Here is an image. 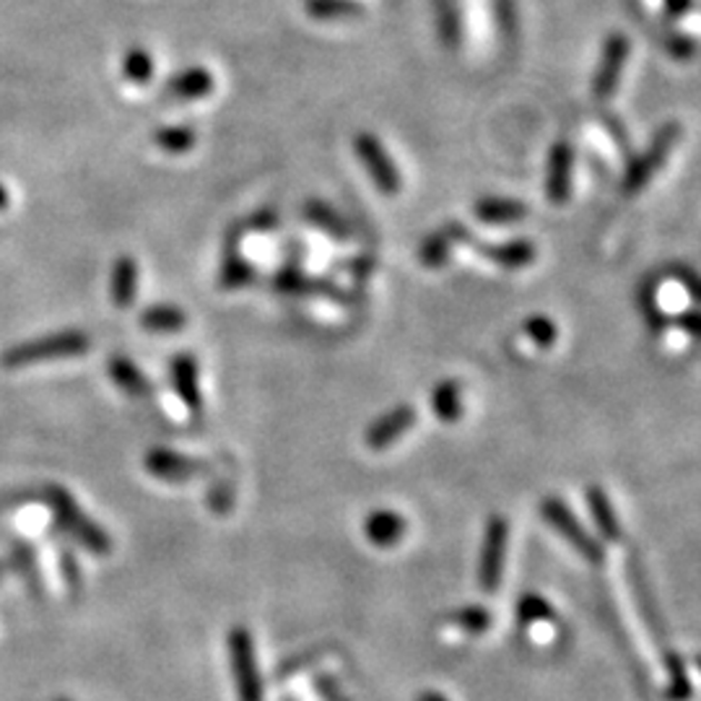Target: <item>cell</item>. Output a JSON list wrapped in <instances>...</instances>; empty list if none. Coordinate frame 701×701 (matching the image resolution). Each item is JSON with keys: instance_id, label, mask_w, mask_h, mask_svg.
Masks as SVG:
<instances>
[{"instance_id": "obj_18", "label": "cell", "mask_w": 701, "mask_h": 701, "mask_svg": "<svg viewBox=\"0 0 701 701\" xmlns=\"http://www.w3.org/2000/svg\"><path fill=\"white\" fill-rule=\"evenodd\" d=\"M138 320H141V328L146 330V333H157V336L182 333V330L188 328V314L174 304L146 307Z\"/></svg>"}, {"instance_id": "obj_34", "label": "cell", "mask_w": 701, "mask_h": 701, "mask_svg": "<svg viewBox=\"0 0 701 701\" xmlns=\"http://www.w3.org/2000/svg\"><path fill=\"white\" fill-rule=\"evenodd\" d=\"M439 11V32L447 44H458L460 40V17L454 0H437Z\"/></svg>"}, {"instance_id": "obj_41", "label": "cell", "mask_w": 701, "mask_h": 701, "mask_svg": "<svg viewBox=\"0 0 701 701\" xmlns=\"http://www.w3.org/2000/svg\"><path fill=\"white\" fill-rule=\"evenodd\" d=\"M9 206H11V192L6 190L3 182H0V211H6Z\"/></svg>"}, {"instance_id": "obj_8", "label": "cell", "mask_w": 701, "mask_h": 701, "mask_svg": "<svg viewBox=\"0 0 701 701\" xmlns=\"http://www.w3.org/2000/svg\"><path fill=\"white\" fill-rule=\"evenodd\" d=\"M678 136H681V128L678 126H665L660 130V136L654 138V143L647 149L642 157H639L634 164L629 167L627 177H623V190L627 192H639L647 182L652 180L654 172L665 164L668 153L678 143Z\"/></svg>"}, {"instance_id": "obj_39", "label": "cell", "mask_w": 701, "mask_h": 701, "mask_svg": "<svg viewBox=\"0 0 701 701\" xmlns=\"http://www.w3.org/2000/svg\"><path fill=\"white\" fill-rule=\"evenodd\" d=\"M665 6H668V13L673 19H678L681 17V13H685L691 9V0H665Z\"/></svg>"}, {"instance_id": "obj_38", "label": "cell", "mask_w": 701, "mask_h": 701, "mask_svg": "<svg viewBox=\"0 0 701 701\" xmlns=\"http://www.w3.org/2000/svg\"><path fill=\"white\" fill-rule=\"evenodd\" d=\"M276 223H279V216H276L273 208H260V211L252 213V219L248 221V229H252V231H273Z\"/></svg>"}, {"instance_id": "obj_19", "label": "cell", "mask_w": 701, "mask_h": 701, "mask_svg": "<svg viewBox=\"0 0 701 701\" xmlns=\"http://www.w3.org/2000/svg\"><path fill=\"white\" fill-rule=\"evenodd\" d=\"M273 289L281 294H294V297H310V294H333V283L310 279L297 268H283L273 276Z\"/></svg>"}, {"instance_id": "obj_27", "label": "cell", "mask_w": 701, "mask_h": 701, "mask_svg": "<svg viewBox=\"0 0 701 701\" xmlns=\"http://www.w3.org/2000/svg\"><path fill=\"white\" fill-rule=\"evenodd\" d=\"M11 567L19 577H24V582L29 584V590L40 592L42 590V577H40V564H37L34 549L32 545L17 541L11 545Z\"/></svg>"}, {"instance_id": "obj_1", "label": "cell", "mask_w": 701, "mask_h": 701, "mask_svg": "<svg viewBox=\"0 0 701 701\" xmlns=\"http://www.w3.org/2000/svg\"><path fill=\"white\" fill-rule=\"evenodd\" d=\"M44 504L50 507L52 518L60 533H66L71 541H76L81 549H87L94 557H110L112 553V538L107 535V530L89 518L81 510V504L76 502L73 494L58 483L44 487Z\"/></svg>"}, {"instance_id": "obj_40", "label": "cell", "mask_w": 701, "mask_h": 701, "mask_svg": "<svg viewBox=\"0 0 701 701\" xmlns=\"http://www.w3.org/2000/svg\"><path fill=\"white\" fill-rule=\"evenodd\" d=\"M683 328L689 330V333L701 336V312H693L689 318H683Z\"/></svg>"}, {"instance_id": "obj_25", "label": "cell", "mask_w": 701, "mask_h": 701, "mask_svg": "<svg viewBox=\"0 0 701 701\" xmlns=\"http://www.w3.org/2000/svg\"><path fill=\"white\" fill-rule=\"evenodd\" d=\"M483 256L491 258L497 266H502V268H525L528 263H533L535 260V248H533V242L518 240V242L494 244V248H483Z\"/></svg>"}, {"instance_id": "obj_44", "label": "cell", "mask_w": 701, "mask_h": 701, "mask_svg": "<svg viewBox=\"0 0 701 701\" xmlns=\"http://www.w3.org/2000/svg\"><path fill=\"white\" fill-rule=\"evenodd\" d=\"M56 701H71V699H56Z\"/></svg>"}, {"instance_id": "obj_13", "label": "cell", "mask_w": 701, "mask_h": 701, "mask_svg": "<svg viewBox=\"0 0 701 701\" xmlns=\"http://www.w3.org/2000/svg\"><path fill=\"white\" fill-rule=\"evenodd\" d=\"M413 423H415L413 405L392 408L390 413L380 415V419L367 429V447H372V450H384V447L395 444L398 439L413 427Z\"/></svg>"}, {"instance_id": "obj_31", "label": "cell", "mask_w": 701, "mask_h": 701, "mask_svg": "<svg viewBox=\"0 0 701 701\" xmlns=\"http://www.w3.org/2000/svg\"><path fill=\"white\" fill-rule=\"evenodd\" d=\"M330 650H333V647H312V650L294 654V658H289L287 662H283V665L276 668V681H289V678L302 673V670L312 668L314 662H320Z\"/></svg>"}, {"instance_id": "obj_43", "label": "cell", "mask_w": 701, "mask_h": 701, "mask_svg": "<svg viewBox=\"0 0 701 701\" xmlns=\"http://www.w3.org/2000/svg\"><path fill=\"white\" fill-rule=\"evenodd\" d=\"M3 574H6V564H3V561H0V580H3Z\"/></svg>"}, {"instance_id": "obj_33", "label": "cell", "mask_w": 701, "mask_h": 701, "mask_svg": "<svg viewBox=\"0 0 701 701\" xmlns=\"http://www.w3.org/2000/svg\"><path fill=\"white\" fill-rule=\"evenodd\" d=\"M668 665V673H670V691H668V699L670 701H685L693 693V685L689 681V675H685V668H683V660L678 658V654H668L665 660Z\"/></svg>"}, {"instance_id": "obj_37", "label": "cell", "mask_w": 701, "mask_h": 701, "mask_svg": "<svg viewBox=\"0 0 701 701\" xmlns=\"http://www.w3.org/2000/svg\"><path fill=\"white\" fill-rule=\"evenodd\" d=\"M525 333L533 338L538 346H551L559 336L557 326H553V320H549V318H530L525 322Z\"/></svg>"}, {"instance_id": "obj_29", "label": "cell", "mask_w": 701, "mask_h": 701, "mask_svg": "<svg viewBox=\"0 0 701 701\" xmlns=\"http://www.w3.org/2000/svg\"><path fill=\"white\" fill-rule=\"evenodd\" d=\"M153 143L167 153H188L198 143V136L188 126H167L153 133Z\"/></svg>"}, {"instance_id": "obj_30", "label": "cell", "mask_w": 701, "mask_h": 701, "mask_svg": "<svg viewBox=\"0 0 701 701\" xmlns=\"http://www.w3.org/2000/svg\"><path fill=\"white\" fill-rule=\"evenodd\" d=\"M447 619H450V623H454V627L471 631V634H483V631L491 629V623H494V613L481 605H465V608H458V611H452Z\"/></svg>"}, {"instance_id": "obj_9", "label": "cell", "mask_w": 701, "mask_h": 701, "mask_svg": "<svg viewBox=\"0 0 701 701\" xmlns=\"http://www.w3.org/2000/svg\"><path fill=\"white\" fill-rule=\"evenodd\" d=\"M242 231H244V227L234 223V227L227 231V240H223V244H227V252H223L221 271H219V287L223 291L244 289V287H250L252 281H256V266H252L250 260L240 252Z\"/></svg>"}, {"instance_id": "obj_5", "label": "cell", "mask_w": 701, "mask_h": 701, "mask_svg": "<svg viewBox=\"0 0 701 701\" xmlns=\"http://www.w3.org/2000/svg\"><path fill=\"white\" fill-rule=\"evenodd\" d=\"M353 151H357L361 164H364L369 177H372L377 190H382L384 196H395L400 190V172L398 167L392 164L390 153L384 151L380 138L372 133H359L353 138Z\"/></svg>"}, {"instance_id": "obj_24", "label": "cell", "mask_w": 701, "mask_h": 701, "mask_svg": "<svg viewBox=\"0 0 701 701\" xmlns=\"http://www.w3.org/2000/svg\"><path fill=\"white\" fill-rule=\"evenodd\" d=\"M304 216L310 219V223H314V227L322 231H328V234L336 237V240H349L351 237V227L346 223L343 216L338 213L336 208L322 203V200H307Z\"/></svg>"}, {"instance_id": "obj_36", "label": "cell", "mask_w": 701, "mask_h": 701, "mask_svg": "<svg viewBox=\"0 0 701 701\" xmlns=\"http://www.w3.org/2000/svg\"><path fill=\"white\" fill-rule=\"evenodd\" d=\"M208 507H211L216 518H223V514L234 507V489H231L229 483H216V487L208 491Z\"/></svg>"}, {"instance_id": "obj_10", "label": "cell", "mask_w": 701, "mask_h": 701, "mask_svg": "<svg viewBox=\"0 0 701 701\" xmlns=\"http://www.w3.org/2000/svg\"><path fill=\"white\" fill-rule=\"evenodd\" d=\"M169 382L192 415L203 411V390H200V367L192 353H177L169 359Z\"/></svg>"}, {"instance_id": "obj_42", "label": "cell", "mask_w": 701, "mask_h": 701, "mask_svg": "<svg viewBox=\"0 0 701 701\" xmlns=\"http://www.w3.org/2000/svg\"><path fill=\"white\" fill-rule=\"evenodd\" d=\"M415 701H447V699L442 697V693H437V691H427V693H421V697L415 699Z\"/></svg>"}, {"instance_id": "obj_26", "label": "cell", "mask_w": 701, "mask_h": 701, "mask_svg": "<svg viewBox=\"0 0 701 701\" xmlns=\"http://www.w3.org/2000/svg\"><path fill=\"white\" fill-rule=\"evenodd\" d=\"M431 405H434V413L439 419L452 423L462 415V403H460V382L444 380L437 384L434 395H431Z\"/></svg>"}, {"instance_id": "obj_6", "label": "cell", "mask_w": 701, "mask_h": 701, "mask_svg": "<svg viewBox=\"0 0 701 701\" xmlns=\"http://www.w3.org/2000/svg\"><path fill=\"white\" fill-rule=\"evenodd\" d=\"M146 471H149L157 481L167 483H188L198 475L208 473V462L198 458H188V454L167 450V447H151L143 458Z\"/></svg>"}, {"instance_id": "obj_15", "label": "cell", "mask_w": 701, "mask_h": 701, "mask_svg": "<svg viewBox=\"0 0 701 701\" xmlns=\"http://www.w3.org/2000/svg\"><path fill=\"white\" fill-rule=\"evenodd\" d=\"M213 89H216L213 73L203 66L184 68V71L169 76V81H167V97L182 99V102H196V99L213 94Z\"/></svg>"}, {"instance_id": "obj_32", "label": "cell", "mask_w": 701, "mask_h": 701, "mask_svg": "<svg viewBox=\"0 0 701 701\" xmlns=\"http://www.w3.org/2000/svg\"><path fill=\"white\" fill-rule=\"evenodd\" d=\"M518 619L522 627H528V623H538V621H553L557 619V611H553L551 603H545L541 595L528 592V595H522L518 603Z\"/></svg>"}, {"instance_id": "obj_3", "label": "cell", "mask_w": 701, "mask_h": 701, "mask_svg": "<svg viewBox=\"0 0 701 701\" xmlns=\"http://www.w3.org/2000/svg\"><path fill=\"white\" fill-rule=\"evenodd\" d=\"M229 665L231 675H234L237 697L240 701H263L266 699V685L263 675L258 670L256 660V642L248 627H234L229 631Z\"/></svg>"}, {"instance_id": "obj_7", "label": "cell", "mask_w": 701, "mask_h": 701, "mask_svg": "<svg viewBox=\"0 0 701 701\" xmlns=\"http://www.w3.org/2000/svg\"><path fill=\"white\" fill-rule=\"evenodd\" d=\"M507 541H510V525L504 518H491L487 525V538H483L481 564H479V584L483 592H494L502 584L504 574V553Z\"/></svg>"}, {"instance_id": "obj_28", "label": "cell", "mask_w": 701, "mask_h": 701, "mask_svg": "<svg viewBox=\"0 0 701 701\" xmlns=\"http://www.w3.org/2000/svg\"><path fill=\"white\" fill-rule=\"evenodd\" d=\"M122 76L136 87H149L153 79V58L146 48H130L122 58Z\"/></svg>"}, {"instance_id": "obj_17", "label": "cell", "mask_w": 701, "mask_h": 701, "mask_svg": "<svg viewBox=\"0 0 701 701\" xmlns=\"http://www.w3.org/2000/svg\"><path fill=\"white\" fill-rule=\"evenodd\" d=\"M107 374L118 388L130 398H149L151 395V382L146 380V374L138 369L133 359L128 357H112L107 361Z\"/></svg>"}, {"instance_id": "obj_4", "label": "cell", "mask_w": 701, "mask_h": 701, "mask_svg": "<svg viewBox=\"0 0 701 701\" xmlns=\"http://www.w3.org/2000/svg\"><path fill=\"white\" fill-rule=\"evenodd\" d=\"M541 514L545 518V522H551V525L564 535L567 543L574 545V551L580 553L582 559H588L590 564H600V561H603V545L592 541V535H588V530L580 525V520L569 512V507L561 502V499L557 497L543 499Z\"/></svg>"}, {"instance_id": "obj_11", "label": "cell", "mask_w": 701, "mask_h": 701, "mask_svg": "<svg viewBox=\"0 0 701 701\" xmlns=\"http://www.w3.org/2000/svg\"><path fill=\"white\" fill-rule=\"evenodd\" d=\"M629 58V40L623 34H611L605 42L603 58H600L598 73H595V83H592V94L598 99H608L619 87L621 71L627 66Z\"/></svg>"}, {"instance_id": "obj_12", "label": "cell", "mask_w": 701, "mask_h": 701, "mask_svg": "<svg viewBox=\"0 0 701 701\" xmlns=\"http://www.w3.org/2000/svg\"><path fill=\"white\" fill-rule=\"evenodd\" d=\"M572 172H574V151L567 141H559L549 153V177H545V196L553 203H567L572 192Z\"/></svg>"}, {"instance_id": "obj_14", "label": "cell", "mask_w": 701, "mask_h": 701, "mask_svg": "<svg viewBox=\"0 0 701 701\" xmlns=\"http://www.w3.org/2000/svg\"><path fill=\"white\" fill-rule=\"evenodd\" d=\"M408 533V520L403 514L392 510H374L364 520V535L367 541L377 545V549H392L403 541Z\"/></svg>"}, {"instance_id": "obj_16", "label": "cell", "mask_w": 701, "mask_h": 701, "mask_svg": "<svg viewBox=\"0 0 701 701\" xmlns=\"http://www.w3.org/2000/svg\"><path fill=\"white\" fill-rule=\"evenodd\" d=\"M138 283H141V268L133 256H120L112 263L110 273V297L120 310H128L138 299Z\"/></svg>"}, {"instance_id": "obj_20", "label": "cell", "mask_w": 701, "mask_h": 701, "mask_svg": "<svg viewBox=\"0 0 701 701\" xmlns=\"http://www.w3.org/2000/svg\"><path fill=\"white\" fill-rule=\"evenodd\" d=\"M530 213V208L522 200L512 198H481L475 203V216L487 223H514L522 221Z\"/></svg>"}, {"instance_id": "obj_35", "label": "cell", "mask_w": 701, "mask_h": 701, "mask_svg": "<svg viewBox=\"0 0 701 701\" xmlns=\"http://www.w3.org/2000/svg\"><path fill=\"white\" fill-rule=\"evenodd\" d=\"M58 561H60V572H63V582H66L68 592H71V595H81L83 580H81L79 559L73 557L71 549L60 545V549H58Z\"/></svg>"}, {"instance_id": "obj_21", "label": "cell", "mask_w": 701, "mask_h": 701, "mask_svg": "<svg viewBox=\"0 0 701 701\" xmlns=\"http://www.w3.org/2000/svg\"><path fill=\"white\" fill-rule=\"evenodd\" d=\"M465 231H462L458 223H450V227L439 229L437 234H431L427 242L421 244V263L429 266V268H439L447 260V256H450L454 242L458 240H465Z\"/></svg>"}, {"instance_id": "obj_2", "label": "cell", "mask_w": 701, "mask_h": 701, "mask_svg": "<svg viewBox=\"0 0 701 701\" xmlns=\"http://www.w3.org/2000/svg\"><path fill=\"white\" fill-rule=\"evenodd\" d=\"M91 349V338L83 330H60V333L40 336L32 341L9 346L0 353V364L6 369H24L29 364H42V361L87 357Z\"/></svg>"}, {"instance_id": "obj_23", "label": "cell", "mask_w": 701, "mask_h": 701, "mask_svg": "<svg viewBox=\"0 0 701 701\" xmlns=\"http://www.w3.org/2000/svg\"><path fill=\"white\" fill-rule=\"evenodd\" d=\"M588 504H590L592 520H595L600 533H603L608 541H619L621 525H619V518H615L613 504H611V499H608L605 491L600 487H590L588 489Z\"/></svg>"}, {"instance_id": "obj_22", "label": "cell", "mask_w": 701, "mask_h": 701, "mask_svg": "<svg viewBox=\"0 0 701 701\" xmlns=\"http://www.w3.org/2000/svg\"><path fill=\"white\" fill-rule=\"evenodd\" d=\"M304 11L314 21H351L364 13L359 0H304Z\"/></svg>"}]
</instances>
